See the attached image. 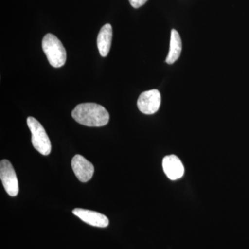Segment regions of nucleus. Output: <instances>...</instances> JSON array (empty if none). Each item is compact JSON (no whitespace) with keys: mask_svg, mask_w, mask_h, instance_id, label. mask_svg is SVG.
Returning a JSON list of instances; mask_svg holds the SVG:
<instances>
[{"mask_svg":"<svg viewBox=\"0 0 249 249\" xmlns=\"http://www.w3.org/2000/svg\"><path fill=\"white\" fill-rule=\"evenodd\" d=\"M71 116L78 124L88 127H102L109 122V114L104 107L96 103L78 105L72 111Z\"/></svg>","mask_w":249,"mask_h":249,"instance_id":"1","label":"nucleus"},{"mask_svg":"<svg viewBox=\"0 0 249 249\" xmlns=\"http://www.w3.org/2000/svg\"><path fill=\"white\" fill-rule=\"evenodd\" d=\"M44 53L52 66L59 68L65 65L67 53L65 47L56 36L52 34H47L42 42Z\"/></svg>","mask_w":249,"mask_h":249,"instance_id":"2","label":"nucleus"},{"mask_svg":"<svg viewBox=\"0 0 249 249\" xmlns=\"http://www.w3.org/2000/svg\"><path fill=\"white\" fill-rule=\"evenodd\" d=\"M27 122L32 134L31 142L34 148L42 155H49L52 151V143L43 126L32 116L27 118Z\"/></svg>","mask_w":249,"mask_h":249,"instance_id":"3","label":"nucleus"},{"mask_svg":"<svg viewBox=\"0 0 249 249\" xmlns=\"http://www.w3.org/2000/svg\"><path fill=\"white\" fill-rule=\"evenodd\" d=\"M0 178L7 194L11 196H17L19 192L18 180L9 160H4L0 162Z\"/></svg>","mask_w":249,"mask_h":249,"instance_id":"4","label":"nucleus"},{"mask_svg":"<svg viewBox=\"0 0 249 249\" xmlns=\"http://www.w3.org/2000/svg\"><path fill=\"white\" fill-rule=\"evenodd\" d=\"M160 93L157 89L144 91L139 96L137 106L139 110L145 114H153L160 109Z\"/></svg>","mask_w":249,"mask_h":249,"instance_id":"5","label":"nucleus"},{"mask_svg":"<svg viewBox=\"0 0 249 249\" xmlns=\"http://www.w3.org/2000/svg\"><path fill=\"white\" fill-rule=\"evenodd\" d=\"M71 167L76 178L81 182H88L92 178L94 167L83 156L75 155L71 160Z\"/></svg>","mask_w":249,"mask_h":249,"instance_id":"6","label":"nucleus"},{"mask_svg":"<svg viewBox=\"0 0 249 249\" xmlns=\"http://www.w3.org/2000/svg\"><path fill=\"white\" fill-rule=\"evenodd\" d=\"M73 213L81 219L82 221L98 228H106L109 225V219L105 214L89 210L83 209H75L73 210Z\"/></svg>","mask_w":249,"mask_h":249,"instance_id":"7","label":"nucleus"},{"mask_svg":"<svg viewBox=\"0 0 249 249\" xmlns=\"http://www.w3.org/2000/svg\"><path fill=\"white\" fill-rule=\"evenodd\" d=\"M163 171L171 180L181 178L184 174V167L182 162L175 155H168L163 160Z\"/></svg>","mask_w":249,"mask_h":249,"instance_id":"8","label":"nucleus"},{"mask_svg":"<svg viewBox=\"0 0 249 249\" xmlns=\"http://www.w3.org/2000/svg\"><path fill=\"white\" fill-rule=\"evenodd\" d=\"M112 27L111 24H106L100 31L97 37V46L101 56L106 57L109 53L112 40Z\"/></svg>","mask_w":249,"mask_h":249,"instance_id":"9","label":"nucleus"},{"mask_svg":"<svg viewBox=\"0 0 249 249\" xmlns=\"http://www.w3.org/2000/svg\"><path fill=\"white\" fill-rule=\"evenodd\" d=\"M181 50H182V42H181V37L178 31L173 29L171 31V37H170L169 53L165 60L167 63L169 65L175 63L179 58Z\"/></svg>","mask_w":249,"mask_h":249,"instance_id":"10","label":"nucleus"},{"mask_svg":"<svg viewBox=\"0 0 249 249\" xmlns=\"http://www.w3.org/2000/svg\"><path fill=\"white\" fill-rule=\"evenodd\" d=\"M129 1L132 7L138 9L141 6H143L147 2V0H129Z\"/></svg>","mask_w":249,"mask_h":249,"instance_id":"11","label":"nucleus"}]
</instances>
